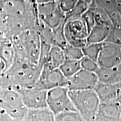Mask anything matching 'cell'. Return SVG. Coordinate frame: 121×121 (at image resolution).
I'll return each mask as SVG.
<instances>
[{
    "label": "cell",
    "instance_id": "cell-4",
    "mask_svg": "<svg viewBox=\"0 0 121 121\" xmlns=\"http://www.w3.org/2000/svg\"><path fill=\"white\" fill-rule=\"evenodd\" d=\"M74 107L86 121H95L100 100L94 89L69 90Z\"/></svg>",
    "mask_w": 121,
    "mask_h": 121
},
{
    "label": "cell",
    "instance_id": "cell-24",
    "mask_svg": "<svg viewBox=\"0 0 121 121\" xmlns=\"http://www.w3.org/2000/svg\"><path fill=\"white\" fill-rule=\"evenodd\" d=\"M78 0H58V6L63 13L67 16L73 11Z\"/></svg>",
    "mask_w": 121,
    "mask_h": 121
},
{
    "label": "cell",
    "instance_id": "cell-15",
    "mask_svg": "<svg viewBox=\"0 0 121 121\" xmlns=\"http://www.w3.org/2000/svg\"><path fill=\"white\" fill-rule=\"evenodd\" d=\"M94 90L98 95L101 103L114 102L121 94L118 83L108 84L99 81Z\"/></svg>",
    "mask_w": 121,
    "mask_h": 121
},
{
    "label": "cell",
    "instance_id": "cell-20",
    "mask_svg": "<svg viewBox=\"0 0 121 121\" xmlns=\"http://www.w3.org/2000/svg\"><path fill=\"white\" fill-rule=\"evenodd\" d=\"M103 43H93L87 44L82 48L84 56L97 62L102 51Z\"/></svg>",
    "mask_w": 121,
    "mask_h": 121
},
{
    "label": "cell",
    "instance_id": "cell-14",
    "mask_svg": "<svg viewBox=\"0 0 121 121\" xmlns=\"http://www.w3.org/2000/svg\"><path fill=\"white\" fill-rule=\"evenodd\" d=\"M95 121H121V107L117 100L101 103Z\"/></svg>",
    "mask_w": 121,
    "mask_h": 121
},
{
    "label": "cell",
    "instance_id": "cell-16",
    "mask_svg": "<svg viewBox=\"0 0 121 121\" xmlns=\"http://www.w3.org/2000/svg\"><path fill=\"white\" fill-rule=\"evenodd\" d=\"M109 29L105 24L96 23L89 31L87 39V44L103 43L108 37Z\"/></svg>",
    "mask_w": 121,
    "mask_h": 121
},
{
    "label": "cell",
    "instance_id": "cell-1",
    "mask_svg": "<svg viewBox=\"0 0 121 121\" xmlns=\"http://www.w3.org/2000/svg\"><path fill=\"white\" fill-rule=\"evenodd\" d=\"M1 35L13 39L22 31L37 28L39 19L35 0H1Z\"/></svg>",
    "mask_w": 121,
    "mask_h": 121
},
{
    "label": "cell",
    "instance_id": "cell-3",
    "mask_svg": "<svg viewBox=\"0 0 121 121\" xmlns=\"http://www.w3.org/2000/svg\"><path fill=\"white\" fill-rule=\"evenodd\" d=\"M16 51V57L39 64L42 40L38 28L22 31L12 39Z\"/></svg>",
    "mask_w": 121,
    "mask_h": 121
},
{
    "label": "cell",
    "instance_id": "cell-11",
    "mask_svg": "<svg viewBox=\"0 0 121 121\" xmlns=\"http://www.w3.org/2000/svg\"><path fill=\"white\" fill-rule=\"evenodd\" d=\"M99 82L96 72L81 69L78 73L68 78L69 90H84L94 89Z\"/></svg>",
    "mask_w": 121,
    "mask_h": 121
},
{
    "label": "cell",
    "instance_id": "cell-19",
    "mask_svg": "<svg viewBox=\"0 0 121 121\" xmlns=\"http://www.w3.org/2000/svg\"><path fill=\"white\" fill-rule=\"evenodd\" d=\"M59 69L66 78H69L78 73L82 68L80 60L66 59Z\"/></svg>",
    "mask_w": 121,
    "mask_h": 121
},
{
    "label": "cell",
    "instance_id": "cell-10",
    "mask_svg": "<svg viewBox=\"0 0 121 121\" xmlns=\"http://www.w3.org/2000/svg\"><path fill=\"white\" fill-rule=\"evenodd\" d=\"M13 89L19 92L24 104L29 109H40L48 108L47 103V90L39 88L35 85L31 87Z\"/></svg>",
    "mask_w": 121,
    "mask_h": 121
},
{
    "label": "cell",
    "instance_id": "cell-9",
    "mask_svg": "<svg viewBox=\"0 0 121 121\" xmlns=\"http://www.w3.org/2000/svg\"><path fill=\"white\" fill-rule=\"evenodd\" d=\"M39 19L52 29L57 28L66 21V16L57 1L37 4Z\"/></svg>",
    "mask_w": 121,
    "mask_h": 121
},
{
    "label": "cell",
    "instance_id": "cell-26",
    "mask_svg": "<svg viewBox=\"0 0 121 121\" xmlns=\"http://www.w3.org/2000/svg\"><path fill=\"white\" fill-rule=\"evenodd\" d=\"M58 0H35L37 4H42V3H46L49 2H54V1H58Z\"/></svg>",
    "mask_w": 121,
    "mask_h": 121
},
{
    "label": "cell",
    "instance_id": "cell-12",
    "mask_svg": "<svg viewBox=\"0 0 121 121\" xmlns=\"http://www.w3.org/2000/svg\"><path fill=\"white\" fill-rule=\"evenodd\" d=\"M97 62L99 67L112 68L121 63V47L114 43H103Z\"/></svg>",
    "mask_w": 121,
    "mask_h": 121
},
{
    "label": "cell",
    "instance_id": "cell-18",
    "mask_svg": "<svg viewBox=\"0 0 121 121\" xmlns=\"http://www.w3.org/2000/svg\"><path fill=\"white\" fill-rule=\"evenodd\" d=\"M66 60L64 50L56 45H52L50 49L47 62L49 63L53 68H60Z\"/></svg>",
    "mask_w": 121,
    "mask_h": 121
},
{
    "label": "cell",
    "instance_id": "cell-7",
    "mask_svg": "<svg viewBox=\"0 0 121 121\" xmlns=\"http://www.w3.org/2000/svg\"><path fill=\"white\" fill-rule=\"evenodd\" d=\"M47 107L54 116L69 111H76L66 86L57 87L48 90Z\"/></svg>",
    "mask_w": 121,
    "mask_h": 121
},
{
    "label": "cell",
    "instance_id": "cell-21",
    "mask_svg": "<svg viewBox=\"0 0 121 121\" xmlns=\"http://www.w3.org/2000/svg\"><path fill=\"white\" fill-rule=\"evenodd\" d=\"M66 59L74 60H81L84 57L82 48L68 44L64 49Z\"/></svg>",
    "mask_w": 121,
    "mask_h": 121
},
{
    "label": "cell",
    "instance_id": "cell-17",
    "mask_svg": "<svg viewBox=\"0 0 121 121\" xmlns=\"http://www.w3.org/2000/svg\"><path fill=\"white\" fill-rule=\"evenodd\" d=\"M22 121H54V116L48 108L29 109Z\"/></svg>",
    "mask_w": 121,
    "mask_h": 121
},
{
    "label": "cell",
    "instance_id": "cell-27",
    "mask_svg": "<svg viewBox=\"0 0 121 121\" xmlns=\"http://www.w3.org/2000/svg\"><path fill=\"white\" fill-rule=\"evenodd\" d=\"M28 1H34V0H28Z\"/></svg>",
    "mask_w": 121,
    "mask_h": 121
},
{
    "label": "cell",
    "instance_id": "cell-6",
    "mask_svg": "<svg viewBox=\"0 0 121 121\" xmlns=\"http://www.w3.org/2000/svg\"><path fill=\"white\" fill-rule=\"evenodd\" d=\"M65 35L69 44L83 48L87 45L89 30L81 16L66 18L64 25Z\"/></svg>",
    "mask_w": 121,
    "mask_h": 121
},
{
    "label": "cell",
    "instance_id": "cell-25",
    "mask_svg": "<svg viewBox=\"0 0 121 121\" xmlns=\"http://www.w3.org/2000/svg\"><path fill=\"white\" fill-rule=\"evenodd\" d=\"M80 62H81V68L89 71L96 72L99 68L97 62L85 56H84L80 60Z\"/></svg>",
    "mask_w": 121,
    "mask_h": 121
},
{
    "label": "cell",
    "instance_id": "cell-2",
    "mask_svg": "<svg viewBox=\"0 0 121 121\" xmlns=\"http://www.w3.org/2000/svg\"><path fill=\"white\" fill-rule=\"evenodd\" d=\"M42 69L39 65L16 57L11 67L1 75V89L33 86L38 81Z\"/></svg>",
    "mask_w": 121,
    "mask_h": 121
},
{
    "label": "cell",
    "instance_id": "cell-22",
    "mask_svg": "<svg viewBox=\"0 0 121 121\" xmlns=\"http://www.w3.org/2000/svg\"><path fill=\"white\" fill-rule=\"evenodd\" d=\"M54 121H86L77 111H69L54 116Z\"/></svg>",
    "mask_w": 121,
    "mask_h": 121
},
{
    "label": "cell",
    "instance_id": "cell-13",
    "mask_svg": "<svg viewBox=\"0 0 121 121\" xmlns=\"http://www.w3.org/2000/svg\"><path fill=\"white\" fill-rule=\"evenodd\" d=\"M0 39V71L2 75L13 65L16 57V51L12 39L1 35Z\"/></svg>",
    "mask_w": 121,
    "mask_h": 121
},
{
    "label": "cell",
    "instance_id": "cell-23",
    "mask_svg": "<svg viewBox=\"0 0 121 121\" xmlns=\"http://www.w3.org/2000/svg\"><path fill=\"white\" fill-rule=\"evenodd\" d=\"M81 17L84 19V22L86 24L89 31H90L94 26L96 24V19H95V13L94 9L90 6L88 10L83 13Z\"/></svg>",
    "mask_w": 121,
    "mask_h": 121
},
{
    "label": "cell",
    "instance_id": "cell-5",
    "mask_svg": "<svg viewBox=\"0 0 121 121\" xmlns=\"http://www.w3.org/2000/svg\"><path fill=\"white\" fill-rule=\"evenodd\" d=\"M0 107L17 121H22L29 110L19 92L12 88L1 89Z\"/></svg>",
    "mask_w": 121,
    "mask_h": 121
},
{
    "label": "cell",
    "instance_id": "cell-8",
    "mask_svg": "<svg viewBox=\"0 0 121 121\" xmlns=\"http://www.w3.org/2000/svg\"><path fill=\"white\" fill-rule=\"evenodd\" d=\"M68 85V78L59 68H53L49 63L46 62L43 65L41 73L35 86L45 90L57 87L66 86Z\"/></svg>",
    "mask_w": 121,
    "mask_h": 121
}]
</instances>
